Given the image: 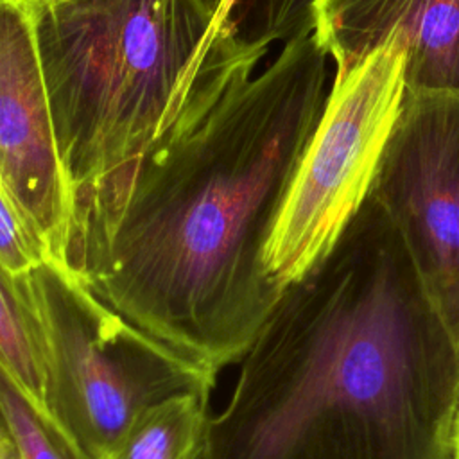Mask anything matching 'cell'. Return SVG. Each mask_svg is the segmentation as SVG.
I'll list each match as a JSON object with an SVG mask.
<instances>
[{
	"instance_id": "6",
	"label": "cell",
	"mask_w": 459,
	"mask_h": 459,
	"mask_svg": "<svg viewBox=\"0 0 459 459\" xmlns=\"http://www.w3.org/2000/svg\"><path fill=\"white\" fill-rule=\"evenodd\" d=\"M366 197L459 341V91H405Z\"/></svg>"
},
{
	"instance_id": "8",
	"label": "cell",
	"mask_w": 459,
	"mask_h": 459,
	"mask_svg": "<svg viewBox=\"0 0 459 459\" xmlns=\"http://www.w3.org/2000/svg\"><path fill=\"white\" fill-rule=\"evenodd\" d=\"M314 34L333 75L398 39L405 91H459V0H317Z\"/></svg>"
},
{
	"instance_id": "9",
	"label": "cell",
	"mask_w": 459,
	"mask_h": 459,
	"mask_svg": "<svg viewBox=\"0 0 459 459\" xmlns=\"http://www.w3.org/2000/svg\"><path fill=\"white\" fill-rule=\"evenodd\" d=\"M210 393L188 391L145 409L108 459H201Z\"/></svg>"
},
{
	"instance_id": "15",
	"label": "cell",
	"mask_w": 459,
	"mask_h": 459,
	"mask_svg": "<svg viewBox=\"0 0 459 459\" xmlns=\"http://www.w3.org/2000/svg\"><path fill=\"white\" fill-rule=\"evenodd\" d=\"M0 459H23L14 441L7 434L5 427L2 425V421H0Z\"/></svg>"
},
{
	"instance_id": "14",
	"label": "cell",
	"mask_w": 459,
	"mask_h": 459,
	"mask_svg": "<svg viewBox=\"0 0 459 459\" xmlns=\"http://www.w3.org/2000/svg\"><path fill=\"white\" fill-rule=\"evenodd\" d=\"M233 2H235V0H201V4L213 14V25H212V29H210V32H208V38H206L204 47L208 45V41H210V39L221 30V27L224 25V20H226L230 9H231ZM204 47H203V50H204ZM201 54H203V52H201Z\"/></svg>"
},
{
	"instance_id": "3",
	"label": "cell",
	"mask_w": 459,
	"mask_h": 459,
	"mask_svg": "<svg viewBox=\"0 0 459 459\" xmlns=\"http://www.w3.org/2000/svg\"><path fill=\"white\" fill-rule=\"evenodd\" d=\"M25 2L72 188L74 242L163 129L213 14L201 0Z\"/></svg>"
},
{
	"instance_id": "4",
	"label": "cell",
	"mask_w": 459,
	"mask_h": 459,
	"mask_svg": "<svg viewBox=\"0 0 459 459\" xmlns=\"http://www.w3.org/2000/svg\"><path fill=\"white\" fill-rule=\"evenodd\" d=\"M47 344L54 416L93 457L108 459L151 405L215 380L111 310L52 262L18 276Z\"/></svg>"
},
{
	"instance_id": "1",
	"label": "cell",
	"mask_w": 459,
	"mask_h": 459,
	"mask_svg": "<svg viewBox=\"0 0 459 459\" xmlns=\"http://www.w3.org/2000/svg\"><path fill=\"white\" fill-rule=\"evenodd\" d=\"M269 47L219 30L163 129L75 238L70 269L131 326L212 380L238 362L280 290L262 256L321 120L316 34Z\"/></svg>"
},
{
	"instance_id": "11",
	"label": "cell",
	"mask_w": 459,
	"mask_h": 459,
	"mask_svg": "<svg viewBox=\"0 0 459 459\" xmlns=\"http://www.w3.org/2000/svg\"><path fill=\"white\" fill-rule=\"evenodd\" d=\"M0 421L23 459H93L56 418L27 400L2 362Z\"/></svg>"
},
{
	"instance_id": "16",
	"label": "cell",
	"mask_w": 459,
	"mask_h": 459,
	"mask_svg": "<svg viewBox=\"0 0 459 459\" xmlns=\"http://www.w3.org/2000/svg\"><path fill=\"white\" fill-rule=\"evenodd\" d=\"M455 459H459V412H457V421H455Z\"/></svg>"
},
{
	"instance_id": "2",
	"label": "cell",
	"mask_w": 459,
	"mask_h": 459,
	"mask_svg": "<svg viewBox=\"0 0 459 459\" xmlns=\"http://www.w3.org/2000/svg\"><path fill=\"white\" fill-rule=\"evenodd\" d=\"M238 362L201 459H455L459 341L369 197Z\"/></svg>"
},
{
	"instance_id": "5",
	"label": "cell",
	"mask_w": 459,
	"mask_h": 459,
	"mask_svg": "<svg viewBox=\"0 0 459 459\" xmlns=\"http://www.w3.org/2000/svg\"><path fill=\"white\" fill-rule=\"evenodd\" d=\"M403 70L405 50L393 39L333 75L264 247V271L280 290L330 251L366 199L405 95Z\"/></svg>"
},
{
	"instance_id": "7",
	"label": "cell",
	"mask_w": 459,
	"mask_h": 459,
	"mask_svg": "<svg viewBox=\"0 0 459 459\" xmlns=\"http://www.w3.org/2000/svg\"><path fill=\"white\" fill-rule=\"evenodd\" d=\"M0 190L70 271L74 197L57 151L25 0H0Z\"/></svg>"
},
{
	"instance_id": "10",
	"label": "cell",
	"mask_w": 459,
	"mask_h": 459,
	"mask_svg": "<svg viewBox=\"0 0 459 459\" xmlns=\"http://www.w3.org/2000/svg\"><path fill=\"white\" fill-rule=\"evenodd\" d=\"M0 362L43 414L54 416L50 362L45 339L18 276L0 269ZM57 420V418H56Z\"/></svg>"
},
{
	"instance_id": "13",
	"label": "cell",
	"mask_w": 459,
	"mask_h": 459,
	"mask_svg": "<svg viewBox=\"0 0 459 459\" xmlns=\"http://www.w3.org/2000/svg\"><path fill=\"white\" fill-rule=\"evenodd\" d=\"M47 262L50 258L43 242L0 190V269L23 276Z\"/></svg>"
},
{
	"instance_id": "12",
	"label": "cell",
	"mask_w": 459,
	"mask_h": 459,
	"mask_svg": "<svg viewBox=\"0 0 459 459\" xmlns=\"http://www.w3.org/2000/svg\"><path fill=\"white\" fill-rule=\"evenodd\" d=\"M316 4L317 0H235L221 30H230L247 45L285 43L314 32Z\"/></svg>"
}]
</instances>
